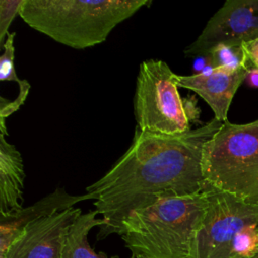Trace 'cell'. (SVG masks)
Returning <instances> with one entry per match:
<instances>
[{"mask_svg":"<svg viewBox=\"0 0 258 258\" xmlns=\"http://www.w3.org/2000/svg\"><path fill=\"white\" fill-rule=\"evenodd\" d=\"M0 133V215L22 209L24 165L20 152Z\"/></svg>","mask_w":258,"mask_h":258,"instance_id":"cell-11","label":"cell"},{"mask_svg":"<svg viewBox=\"0 0 258 258\" xmlns=\"http://www.w3.org/2000/svg\"><path fill=\"white\" fill-rule=\"evenodd\" d=\"M16 33H8L3 45V52L0 56V80L16 82L18 85L22 83L23 80H20L16 74L14 68V37Z\"/></svg>","mask_w":258,"mask_h":258,"instance_id":"cell-15","label":"cell"},{"mask_svg":"<svg viewBox=\"0 0 258 258\" xmlns=\"http://www.w3.org/2000/svg\"><path fill=\"white\" fill-rule=\"evenodd\" d=\"M257 37L258 0H227L198 38L185 47L184 55H205L220 44L242 45Z\"/></svg>","mask_w":258,"mask_h":258,"instance_id":"cell-7","label":"cell"},{"mask_svg":"<svg viewBox=\"0 0 258 258\" xmlns=\"http://www.w3.org/2000/svg\"><path fill=\"white\" fill-rule=\"evenodd\" d=\"M82 214L70 208L29 224L0 258H61L68 232Z\"/></svg>","mask_w":258,"mask_h":258,"instance_id":"cell-8","label":"cell"},{"mask_svg":"<svg viewBox=\"0 0 258 258\" xmlns=\"http://www.w3.org/2000/svg\"><path fill=\"white\" fill-rule=\"evenodd\" d=\"M19 86V93L16 99L13 101H8L4 97L0 98V133L4 135H8V131L6 130L5 119L9 117L12 113L16 112L21 105L24 104L26 97L28 95L30 85L26 80H23Z\"/></svg>","mask_w":258,"mask_h":258,"instance_id":"cell-16","label":"cell"},{"mask_svg":"<svg viewBox=\"0 0 258 258\" xmlns=\"http://www.w3.org/2000/svg\"><path fill=\"white\" fill-rule=\"evenodd\" d=\"M89 200L94 201L93 197L87 192L73 196L64 187L59 186L31 206L8 215H0V257L5 254L11 243L29 224L74 208L78 203Z\"/></svg>","mask_w":258,"mask_h":258,"instance_id":"cell-10","label":"cell"},{"mask_svg":"<svg viewBox=\"0 0 258 258\" xmlns=\"http://www.w3.org/2000/svg\"><path fill=\"white\" fill-rule=\"evenodd\" d=\"M214 70L212 59L210 54L199 55L195 57V61L192 63V74L191 75H200L207 73L209 71Z\"/></svg>","mask_w":258,"mask_h":258,"instance_id":"cell-19","label":"cell"},{"mask_svg":"<svg viewBox=\"0 0 258 258\" xmlns=\"http://www.w3.org/2000/svg\"><path fill=\"white\" fill-rule=\"evenodd\" d=\"M242 47L245 52L248 66L258 70V37L254 40L243 43Z\"/></svg>","mask_w":258,"mask_h":258,"instance_id":"cell-18","label":"cell"},{"mask_svg":"<svg viewBox=\"0 0 258 258\" xmlns=\"http://www.w3.org/2000/svg\"><path fill=\"white\" fill-rule=\"evenodd\" d=\"M208 54L211 56L214 69L237 71L242 68H250L242 45L220 44Z\"/></svg>","mask_w":258,"mask_h":258,"instance_id":"cell-13","label":"cell"},{"mask_svg":"<svg viewBox=\"0 0 258 258\" xmlns=\"http://www.w3.org/2000/svg\"><path fill=\"white\" fill-rule=\"evenodd\" d=\"M244 82H246V84L251 88H258V70L255 68H249Z\"/></svg>","mask_w":258,"mask_h":258,"instance_id":"cell-20","label":"cell"},{"mask_svg":"<svg viewBox=\"0 0 258 258\" xmlns=\"http://www.w3.org/2000/svg\"><path fill=\"white\" fill-rule=\"evenodd\" d=\"M24 0H0V46L3 48L8 29L16 17Z\"/></svg>","mask_w":258,"mask_h":258,"instance_id":"cell-17","label":"cell"},{"mask_svg":"<svg viewBox=\"0 0 258 258\" xmlns=\"http://www.w3.org/2000/svg\"><path fill=\"white\" fill-rule=\"evenodd\" d=\"M253 258H258V254H257V255H255Z\"/></svg>","mask_w":258,"mask_h":258,"instance_id":"cell-22","label":"cell"},{"mask_svg":"<svg viewBox=\"0 0 258 258\" xmlns=\"http://www.w3.org/2000/svg\"><path fill=\"white\" fill-rule=\"evenodd\" d=\"M150 0H24L19 16L54 41L84 49L104 42L112 30Z\"/></svg>","mask_w":258,"mask_h":258,"instance_id":"cell-2","label":"cell"},{"mask_svg":"<svg viewBox=\"0 0 258 258\" xmlns=\"http://www.w3.org/2000/svg\"><path fill=\"white\" fill-rule=\"evenodd\" d=\"M202 170L207 184L248 203H258V119L228 120L205 144Z\"/></svg>","mask_w":258,"mask_h":258,"instance_id":"cell-4","label":"cell"},{"mask_svg":"<svg viewBox=\"0 0 258 258\" xmlns=\"http://www.w3.org/2000/svg\"><path fill=\"white\" fill-rule=\"evenodd\" d=\"M96 210L82 214L71 226L64 240L61 258H119L109 257L106 253H96L88 241V235L94 227L104 224L102 218H97Z\"/></svg>","mask_w":258,"mask_h":258,"instance_id":"cell-12","label":"cell"},{"mask_svg":"<svg viewBox=\"0 0 258 258\" xmlns=\"http://www.w3.org/2000/svg\"><path fill=\"white\" fill-rule=\"evenodd\" d=\"M208 202L204 191L162 199L133 212L120 236L132 255L149 258H189L191 241Z\"/></svg>","mask_w":258,"mask_h":258,"instance_id":"cell-3","label":"cell"},{"mask_svg":"<svg viewBox=\"0 0 258 258\" xmlns=\"http://www.w3.org/2000/svg\"><path fill=\"white\" fill-rule=\"evenodd\" d=\"M131 258H149V257H146V256H142V255H132Z\"/></svg>","mask_w":258,"mask_h":258,"instance_id":"cell-21","label":"cell"},{"mask_svg":"<svg viewBox=\"0 0 258 258\" xmlns=\"http://www.w3.org/2000/svg\"><path fill=\"white\" fill-rule=\"evenodd\" d=\"M249 68L237 71L214 69L200 75H176L178 88L188 89L198 94L214 112V118L226 122L232 100L245 81Z\"/></svg>","mask_w":258,"mask_h":258,"instance_id":"cell-9","label":"cell"},{"mask_svg":"<svg viewBox=\"0 0 258 258\" xmlns=\"http://www.w3.org/2000/svg\"><path fill=\"white\" fill-rule=\"evenodd\" d=\"M258 254V224L248 225L234 238L229 258H253Z\"/></svg>","mask_w":258,"mask_h":258,"instance_id":"cell-14","label":"cell"},{"mask_svg":"<svg viewBox=\"0 0 258 258\" xmlns=\"http://www.w3.org/2000/svg\"><path fill=\"white\" fill-rule=\"evenodd\" d=\"M134 116L141 131L177 135L190 130L199 121L200 109L192 96L182 99L176 74L160 59L141 62L134 95Z\"/></svg>","mask_w":258,"mask_h":258,"instance_id":"cell-5","label":"cell"},{"mask_svg":"<svg viewBox=\"0 0 258 258\" xmlns=\"http://www.w3.org/2000/svg\"><path fill=\"white\" fill-rule=\"evenodd\" d=\"M208 206L195 232L189 258H229L236 235L246 226L258 224V203L205 185Z\"/></svg>","mask_w":258,"mask_h":258,"instance_id":"cell-6","label":"cell"},{"mask_svg":"<svg viewBox=\"0 0 258 258\" xmlns=\"http://www.w3.org/2000/svg\"><path fill=\"white\" fill-rule=\"evenodd\" d=\"M222 125L213 118L177 135L145 132L136 127L126 152L105 175L86 187L104 220L98 240L120 235L124 221L137 210L162 199L201 194L206 185L203 149Z\"/></svg>","mask_w":258,"mask_h":258,"instance_id":"cell-1","label":"cell"}]
</instances>
